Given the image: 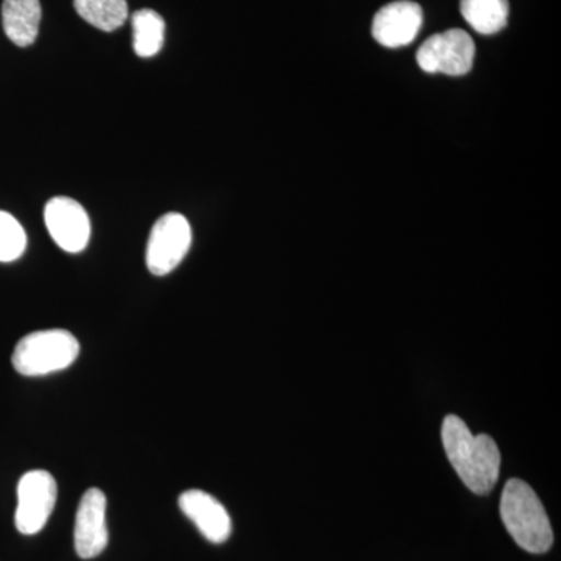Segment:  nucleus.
<instances>
[{
	"instance_id": "f257e3e1",
	"label": "nucleus",
	"mask_w": 561,
	"mask_h": 561,
	"mask_svg": "<svg viewBox=\"0 0 561 561\" xmlns=\"http://www.w3.org/2000/svg\"><path fill=\"white\" fill-rule=\"evenodd\" d=\"M446 456L461 482L479 496H485L500 479L501 453L490 435H472L460 416L448 415L442 424Z\"/></svg>"
},
{
	"instance_id": "f03ea898",
	"label": "nucleus",
	"mask_w": 561,
	"mask_h": 561,
	"mask_svg": "<svg viewBox=\"0 0 561 561\" xmlns=\"http://www.w3.org/2000/svg\"><path fill=\"white\" fill-rule=\"evenodd\" d=\"M501 518L513 540L524 551L546 553L553 545V531L548 513L534 489L522 481L511 479L501 496Z\"/></svg>"
},
{
	"instance_id": "7ed1b4c3",
	"label": "nucleus",
	"mask_w": 561,
	"mask_h": 561,
	"mask_svg": "<svg viewBox=\"0 0 561 561\" xmlns=\"http://www.w3.org/2000/svg\"><path fill=\"white\" fill-rule=\"evenodd\" d=\"M79 354L80 343L69 331H36L21 339L11 362L22 376H44L70 367Z\"/></svg>"
},
{
	"instance_id": "20e7f679",
	"label": "nucleus",
	"mask_w": 561,
	"mask_h": 561,
	"mask_svg": "<svg viewBox=\"0 0 561 561\" xmlns=\"http://www.w3.org/2000/svg\"><path fill=\"white\" fill-rule=\"evenodd\" d=\"M474 57V41L459 28L431 36L416 51V62L424 72L451 77L470 72Z\"/></svg>"
},
{
	"instance_id": "39448f33",
	"label": "nucleus",
	"mask_w": 561,
	"mask_h": 561,
	"mask_svg": "<svg viewBox=\"0 0 561 561\" xmlns=\"http://www.w3.org/2000/svg\"><path fill=\"white\" fill-rule=\"evenodd\" d=\"M192 243V228L179 213L162 216L151 228L147 243V267L157 276L169 275L179 267Z\"/></svg>"
},
{
	"instance_id": "423d86ee",
	"label": "nucleus",
	"mask_w": 561,
	"mask_h": 561,
	"mask_svg": "<svg viewBox=\"0 0 561 561\" xmlns=\"http://www.w3.org/2000/svg\"><path fill=\"white\" fill-rule=\"evenodd\" d=\"M57 481L50 472L35 470L22 476L14 515V523L22 535H35L44 529L57 504Z\"/></svg>"
},
{
	"instance_id": "0eeeda50",
	"label": "nucleus",
	"mask_w": 561,
	"mask_h": 561,
	"mask_svg": "<svg viewBox=\"0 0 561 561\" xmlns=\"http://www.w3.org/2000/svg\"><path fill=\"white\" fill-rule=\"evenodd\" d=\"M50 238L61 250L80 253L91 238V221L79 202L69 197L51 198L44 209Z\"/></svg>"
},
{
	"instance_id": "6e6552de",
	"label": "nucleus",
	"mask_w": 561,
	"mask_h": 561,
	"mask_svg": "<svg viewBox=\"0 0 561 561\" xmlns=\"http://www.w3.org/2000/svg\"><path fill=\"white\" fill-rule=\"evenodd\" d=\"M73 545L80 559H94L108 546L106 529V496L99 489H90L77 508Z\"/></svg>"
},
{
	"instance_id": "1a4fd4ad",
	"label": "nucleus",
	"mask_w": 561,
	"mask_h": 561,
	"mask_svg": "<svg viewBox=\"0 0 561 561\" xmlns=\"http://www.w3.org/2000/svg\"><path fill=\"white\" fill-rule=\"evenodd\" d=\"M423 24V10L411 0H398L382 7L373 20V36L383 47L409 46Z\"/></svg>"
},
{
	"instance_id": "9d476101",
	"label": "nucleus",
	"mask_w": 561,
	"mask_h": 561,
	"mask_svg": "<svg viewBox=\"0 0 561 561\" xmlns=\"http://www.w3.org/2000/svg\"><path fill=\"white\" fill-rule=\"evenodd\" d=\"M179 505L206 540L221 545L231 537L232 524L227 508L206 491H184L179 497Z\"/></svg>"
},
{
	"instance_id": "9b49d317",
	"label": "nucleus",
	"mask_w": 561,
	"mask_h": 561,
	"mask_svg": "<svg viewBox=\"0 0 561 561\" xmlns=\"http://www.w3.org/2000/svg\"><path fill=\"white\" fill-rule=\"evenodd\" d=\"M41 16L43 10L39 0H3V31L16 46L28 47L35 43Z\"/></svg>"
},
{
	"instance_id": "f8f14e48",
	"label": "nucleus",
	"mask_w": 561,
	"mask_h": 561,
	"mask_svg": "<svg viewBox=\"0 0 561 561\" xmlns=\"http://www.w3.org/2000/svg\"><path fill=\"white\" fill-rule=\"evenodd\" d=\"M460 11L471 28L482 35H494L507 25V0H461Z\"/></svg>"
},
{
	"instance_id": "ddd939ff",
	"label": "nucleus",
	"mask_w": 561,
	"mask_h": 561,
	"mask_svg": "<svg viewBox=\"0 0 561 561\" xmlns=\"http://www.w3.org/2000/svg\"><path fill=\"white\" fill-rule=\"evenodd\" d=\"M133 47L140 58H151L164 44L165 22L157 11L144 9L131 18Z\"/></svg>"
},
{
	"instance_id": "4468645a",
	"label": "nucleus",
	"mask_w": 561,
	"mask_h": 561,
	"mask_svg": "<svg viewBox=\"0 0 561 561\" xmlns=\"http://www.w3.org/2000/svg\"><path fill=\"white\" fill-rule=\"evenodd\" d=\"M77 13L92 27L114 32L128 20L127 0H73Z\"/></svg>"
},
{
	"instance_id": "2eb2a0df",
	"label": "nucleus",
	"mask_w": 561,
	"mask_h": 561,
	"mask_svg": "<svg viewBox=\"0 0 561 561\" xmlns=\"http://www.w3.org/2000/svg\"><path fill=\"white\" fill-rule=\"evenodd\" d=\"M25 247H27V234L20 221L5 210H0V262L20 260Z\"/></svg>"
}]
</instances>
